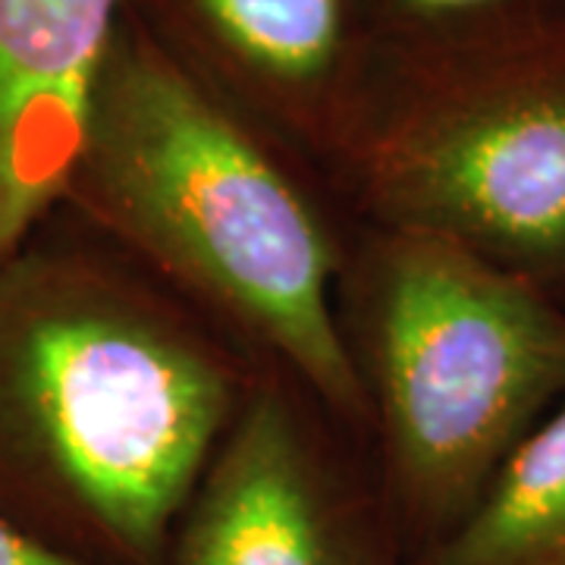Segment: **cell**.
I'll list each match as a JSON object with an SVG mask.
<instances>
[{
    "label": "cell",
    "instance_id": "cell-1",
    "mask_svg": "<svg viewBox=\"0 0 565 565\" xmlns=\"http://www.w3.org/2000/svg\"><path fill=\"white\" fill-rule=\"evenodd\" d=\"M262 362L57 207L0 258V519L161 565Z\"/></svg>",
    "mask_w": 565,
    "mask_h": 565
},
{
    "label": "cell",
    "instance_id": "cell-6",
    "mask_svg": "<svg viewBox=\"0 0 565 565\" xmlns=\"http://www.w3.org/2000/svg\"><path fill=\"white\" fill-rule=\"evenodd\" d=\"M163 54L323 177L362 76V0H122Z\"/></svg>",
    "mask_w": 565,
    "mask_h": 565
},
{
    "label": "cell",
    "instance_id": "cell-5",
    "mask_svg": "<svg viewBox=\"0 0 565 565\" xmlns=\"http://www.w3.org/2000/svg\"><path fill=\"white\" fill-rule=\"evenodd\" d=\"M161 565H412L367 446L262 362Z\"/></svg>",
    "mask_w": 565,
    "mask_h": 565
},
{
    "label": "cell",
    "instance_id": "cell-8",
    "mask_svg": "<svg viewBox=\"0 0 565 565\" xmlns=\"http://www.w3.org/2000/svg\"><path fill=\"white\" fill-rule=\"evenodd\" d=\"M412 565H565V403L509 456L462 525Z\"/></svg>",
    "mask_w": 565,
    "mask_h": 565
},
{
    "label": "cell",
    "instance_id": "cell-10",
    "mask_svg": "<svg viewBox=\"0 0 565 565\" xmlns=\"http://www.w3.org/2000/svg\"><path fill=\"white\" fill-rule=\"evenodd\" d=\"M0 565H82L54 553L51 546L32 541L20 527L0 519Z\"/></svg>",
    "mask_w": 565,
    "mask_h": 565
},
{
    "label": "cell",
    "instance_id": "cell-3",
    "mask_svg": "<svg viewBox=\"0 0 565 565\" xmlns=\"http://www.w3.org/2000/svg\"><path fill=\"white\" fill-rule=\"evenodd\" d=\"M323 182L345 217L565 289V3L500 0L371 32Z\"/></svg>",
    "mask_w": 565,
    "mask_h": 565
},
{
    "label": "cell",
    "instance_id": "cell-7",
    "mask_svg": "<svg viewBox=\"0 0 565 565\" xmlns=\"http://www.w3.org/2000/svg\"><path fill=\"white\" fill-rule=\"evenodd\" d=\"M122 0H0V258L63 199Z\"/></svg>",
    "mask_w": 565,
    "mask_h": 565
},
{
    "label": "cell",
    "instance_id": "cell-9",
    "mask_svg": "<svg viewBox=\"0 0 565 565\" xmlns=\"http://www.w3.org/2000/svg\"><path fill=\"white\" fill-rule=\"evenodd\" d=\"M484 3H500V0H362L371 32L390 29V25H403V22L444 17V13H456V10L484 7Z\"/></svg>",
    "mask_w": 565,
    "mask_h": 565
},
{
    "label": "cell",
    "instance_id": "cell-4",
    "mask_svg": "<svg viewBox=\"0 0 565 565\" xmlns=\"http://www.w3.org/2000/svg\"><path fill=\"white\" fill-rule=\"evenodd\" d=\"M337 327L408 559L446 541L565 403V305L465 245L349 221Z\"/></svg>",
    "mask_w": 565,
    "mask_h": 565
},
{
    "label": "cell",
    "instance_id": "cell-2",
    "mask_svg": "<svg viewBox=\"0 0 565 565\" xmlns=\"http://www.w3.org/2000/svg\"><path fill=\"white\" fill-rule=\"evenodd\" d=\"M367 446L337 327L349 217L323 177L173 63L126 10L57 204Z\"/></svg>",
    "mask_w": 565,
    "mask_h": 565
}]
</instances>
